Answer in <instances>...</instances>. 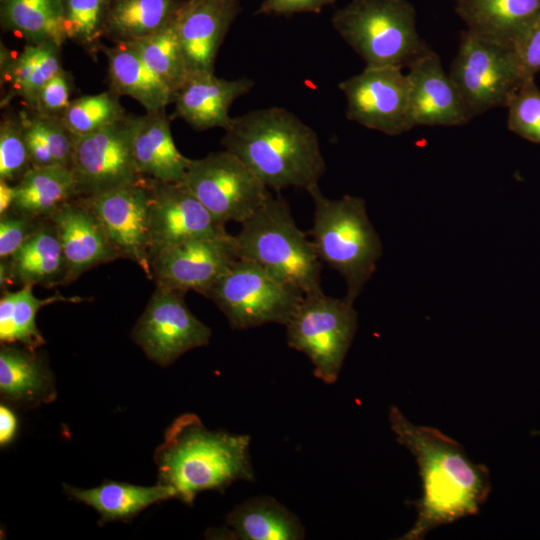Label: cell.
I'll list each match as a JSON object with an SVG mask.
<instances>
[{
  "mask_svg": "<svg viewBox=\"0 0 540 540\" xmlns=\"http://www.w3.org/2000/svg\"><path fill=\"white\" fill-rule=\"evenodd\" d=\"M389 421L397 442L415 457L423 488L414 502V525L401 539L422 540L435 528L477 514L491 491L488 468L472 462L440 430L410 422L396 406L390 408Z\"/></svg>",
  "mask_w": 540,
  "mask_h": 540,
  "instance_id": "6da1fadb",
  "label": "cell"
},
{
  "mask_svg": "<svg viewBox=\"0 0 540 540\" xmlns=\"http://www.w3.org/2000/svg\"><path fill=\"white\" fill-rule=\"evenodd\" d=\"M221 139L271 190L306 191L326 171L316 131L282 107L251 110L232 117Z\"/></svg>",
  "mask_w": 540,
  "mask_h": 540,
  "instance_id": "7a4b0ae2",
  "label": "cell"
},
{
  "mask_svg": "<svg viewBox=\"0 0 540 540\" xmlns=\"http://www.w3.org/2000/svg\"><path fill=\"white\" fill-rule=\"evenodd\" d=\"M249 444L247 435L211 431L197 415L182 414L155 449L157 483L173 498L192 505L200 492H223L236 481H253Z\"/></svg>",
  "mask_w": 540,
  "mask_h": 540,
  "instance_id": "3957f363",
  "label": "cell"
},
{
  "mask_svg": "<svg viewBox=\"0 0 540 540\" xmlns=\"http://www.w3.org/2000/svg\"><path fill=\"white\" fill-rule=\"evenodd\" d=\"M307 192L314 203L309 235L317 255L344 278L345 296L355 301L383 254V245L368 217L365 200L351 195L328 198L318 184Z\"/></svg>",
  "mask_w": 540,
  "mask_h": 540,
  "instance_id": "277c9868",
  "label": "cell"
},
{
  "mask_svg": "<svg viewBox=\"0 0 540 540\" xmlns=\"http://www.w3.org/2000/svg\"><path fill=\"white\" fill-rule=\"evenodd\" d=\"M239 259L257 263L304 295L321 292V260L295 223L287 201L271 196L234 235Z\"/></svg>",
  "mask_w": 540,
  "mask_h": 540,
  "instance_id": "5b68a950",
  "label": "cell"
},
{
  "mask_svg": "<svg viewBox=\"0 0 540 540\" xmlns=\"http://www.w3.org/2000/svg\"><path fill=\"white\" fill-rule=\"evenodd\" d=\"M331 22L366 66L408 68L431 50L418 33L409 0H350Z\"/></svg>",
  "mask_w": 540,
  "mask_h": 540,
  "instance_id": "8992f818",
  "label": "cell"
},
{
  "mask_svg": "<svg viewBox=\"0 0 540 540\" xmlns=\"http://www.w3.org/2000/svg\"><path fill=\"white\" fill-rule=\"evenodd\" d=\"M285 327L288 345L310 359L315 377L335 383L358 328L354 301L304 295Z\"/></svg>",
  "mask_w": 540,
  "mask_h": 540,
  "instance_id": "52a82bcc",
  "label": "cell"
},
{
  "mask_svg": "<svg viewBox=\"0 0 540 540\" xmlns=\"http://www.w3.org/2000/svg\"><path fill=\"white\" fill-rule=\"evenodd\" d=\"M233 329L286 325L304 294L255 262L237 259L207 295Z\"/></svg>",
  "mask_w": 540,
  "mask_h": 540,
  "instance_id": "ba28073f",
  "label": "cell"
},
{
  "mask_svg": "<svg viewBox=\"0 0 540 540\" xmlns=\"http://www.w3.org/2000/svg\"><path fill=\"white\" fill-rule=\"evenodd\" d=\"M448 74L472 118L493 108H506L527 79L514 49L468 30L461 33Z\"/></svg>",
  "mask_w": 540,
  "mask_h": 540,
  "instance_id": "9c48e42d",
  "label": "cell"
},
{
  "mask_svg": "<svg viewBox=\"0 0 540 540\" xmlns=\"http://www.w3.org/2000/svg\"><path fill=\"white\" fill-rule=\"evenodd\" d=\"M182 183L224 224L243 223L272 194L238 156L226 149L191 159Z\"/></svg>",
  "mask_w": 540,
  "mask_h": 540,
  "instance_id": "30bf717a",
  "label": "cell"
},
{
  "mask_svg": "<svg viewBox=\"0 0 540 540\" xmlns=\"http://www.w3.org/2000/svg\"><path fill=\"white\" fill-rule=\"evenodd\" d=\"M184 294L156 286L131 331V339L161 367H168L184 353L207 345L212 334L186 306Z\"/></svg>",
  "mask_w": 540,
  "mask_h": 540,
  "instance_id": "8fae6325",
  "label": "cell"
},
{
  "mask_svg": "<svg viewBox=\"0 0 540 540\" xmlns=\"http://www.w3.org/2000/svg\"><path fill=\"white\" fill-rule=\"evenodd\" d=\"M346 98V117L366 128L397 136L412 129L409 83L402 69L365 66L339 83Z\"/></svg>",
  "mask_w": 540,
  "mask_h": 540,
  "instance_id": "7c38bea8",
  "label": "cell"
},
{
  "mask_svg": "<svg viewBox=\"0 0 540 540\" xmlns=\"http://www.w3.org/2000/svg\"><path fill=\"white\" fill-rule=\"evenodd\" d=\"M134 116L77 137L71 170L81 196L101 193L139 180L132 152Z\"/></svg>",
  "mask_w": 540,
  "mask_h": 540,
  "instance_id": "4fadbf2b",
  "label": "cell"
},
{
  "mask_svg": "<svg viewBox=\"0 0 540 540\" xmlns=\"http://www.w3.org/2000/svg\"><path fill=\"white\" fill-rule=\"evenodd\" d=\"M234 236L204 237L170 245L150 256L156 286L207 297L220 277L237 260Z\"/></svg>",
  "mask_w": 540,
  "mask_h": 540,
  "instance_id": "5bb4252c",
  "label": "cell"
},
{
  "mask_svg": "<svg viewBox=\"0 0 540 540\" xmlns=\"http://www.w3.org/2000/svg\"><path fill=\"white\" fill-rule=\"evenodd\" d=\"M81 197L98 217L119 258L136 263L152 279L147 225L148 177Z\"/></svg>",
  "mask_w": 540,
  "mask_h": 540,
  "instance_id": "9a60e30c",
  "label": "cell"
},
{
  "mask_svg": "<svg viewBox=\"0 0 540 540\" xmlns=\"http://www.w3.org/2000/svg\"><path fill=\"white\" fill-rule=\"evenodd\" d=\"M148 180L150 256L161 248L187 240L229 234L225 224L217 220L182 182Z\"/></svg>",
  "mask_w": 540,
  "mask_h": 540,
  "instance_id": "2e32d148",
  "label": "cell"
},
{
  "mask_svg": "<svg viewBox=\"0 0 540 540\" xmlns=\"http://www.w3.org/2000/svg\"><path fill=\"white\" fill-rule=\"evenodd\" d=\"M409 117L416 126H460L471 119L456 86L432 49L408 67Z\"/></svg>",
  "mask_w": 540,
  "mask_h": 540,
  "instance_id": "e0dca14e",
  "label": "cell"
},
{
  "mask_svg": "<svg viewBox=\"0 0 540 540\" xmlns=\"http://www.w3.org/2000/svg\"><path fill=\"white\" fill-rule=\"evenodd\" d=\"M239 11L238 0H188L175 15L189 75L214 73L218 50Z\"/></svg>",
  "mask_w": 540,
  "mask_h": 540,
  "instance_id": "ac0fdd59",
  "label": "cell"
},
{
  "mask_svg": "<svg viewBox=\"0 0 540 540\" xmlns=\"http://www.w3.org/2000/svg\"><path fill=\"white\" fill-rule=\"evenodd\" d=\"M48 218L57 229L66 259L65 285L85 271L119 258L101 222L83 197L63 204Z\"/></svg>",
  "mask_w": 540,
  "mask_h": 540,
  "instance_id": "d6986e66",
  "label": "cell"
},
{
  "mask_svg": "<svg viewBox=\"0 0 540 540\" xmlns=\"http://www.w3.org/2000/svg\"><path fill=\"white\" fill-rule=\"evenodd\" d=\"M254 81L247 77L228 80L214 73L189 75L174 97L175 113L195 130L226 129L234 101L247 94Z\"/></svg>",
  "mask_w": 540,
  "mask_h": 540,
  "instance_id": "ffe728a7",
  "label": "cell"
},
{
  "mask_svg": "<svg viewBox=\"0 0 540 540\" xmlns=\"http://www.w3.org/2000/svg\"><path fill=\"white\" fill-rule=\"evenodd\" d=\"M469 32L516 49L540 16V0H456Z\"/></svg>",
  "mask_w": 540,
  "mask_h": 540,
  "instance_id": "44dd1931",
  "label": "cell"
},
{
  "mask_svg": "<svg viewBox=\"0 0 540 540\" xmlns=\"http://www.w3.org/2000/svg\"><path fill=\"white\" fill-rule=\"evenodd\" d=\"M0 396L15 408H34L55 400L53 373L44 356L24 346L1 344Z\"/></svg>",
  "mask_w": 540,
  "mask_h": 540,
  "instance_id": "7402d4cb",
  "label": "cell"
},
{
  "mask_svg": "<svg viewBox=\"0 0 540 540\" xmlns=\"http://www.w3.org/2000/svg\"><path fill=\"white\" fill-rule=\"evenodd\" d=\"M132 152L141 176L182 182L191 159L176 147L165 110L134 116Z\"/></svg>",
  "mask_w": 540,
  "mask_h": 540,
  "instance_id": "603a6c76",
  "label": "cell"
},
{
  "mask_svg": "<svg viewBox=\"0 0 540 540\" xmlns=\"http://www.w3.org/2000/svg\"><path fill=\"white\" fill-rule=\"evenodd\" d=\"M13 283L23 286L65 285L67 264L57 229L42 218L31 236L9 258Z\"/></svg>",
  "mask_w": 540,
  "mask_h": 540,
  "instance_id": "cb8c5ba5",
  "label": "cell"
},
{
  "mask_svg": "<svg viewBox=\"0 0 540 540\" xmlns=\"http://www.w3.org/2000/svg\"><path fill=\"white\" fill-rule=\"evenodd\" d=\"M64 491L69 498L93 508L100 515L99 525L129 522L151 505L173 498L170 490L159 483L140 486L106 480L89 489L64 484Z\"/></svg>",
  "mask_w": 540,
  "mask_h": 540,
  "instance_id": "d4e9b609",
  "label": "cell"
},
{
  "mask_svg": "<svg viewBox=\"0 0 540 540\" xmlns=\"http://www.w3.org/2000/svg\"><path fill=\"white\" fill-rule=\"evenodd\" d=\"M59 51L60 47L53 43L27 44L13 58L1 45V79L8 84L1 107L20 97L33 110L42 87L63 70Z\"/></svg>",
  "mask_w": 540,
  "mask_h": 540,
  "instance_id": "484cf974",
  "label": "cell"
},
{
  "mask_svg": "<svg viewBox=\"0 0 540 540\" xmlns=\"http://www.w3.org/2000/svg\"><path fill=\"white\" fill-rule=\"evenodd\" d=\"M111 88L118 95L132 97L147 112L165 110L174 93L145 64L128 42L105 49Z\"/></svg>",
  "mask_w": 540,
  "mask_h": 540,
  "instance_id": "4316f807",
  "label": "cell"
},
{
  "mask_svg": "<svg viewBox=\"0 0 540 540\" xmlns=\"http://www.w3.org/2000/svg\"><path fill=\"white\" fill-rule=\"evenodd\" d=\"M233 539L298 540L305 536L300 519L271 497L250 498L226 517Z\"/></svg>",
  "mask_w": 540,
  "mask_h": 540,
  "instance_id": "83f0119b",
  "label": "cell"
},
{
  "mask_svg": "<svg viewBox=\"0 0 540 540\" xmlns=\"http://www.w3.org/2000/svg\"><path fill=\"white\" fill-rule=\"evenodd\" d=\"M81 197L71 169L61 166L32 167L16 184L11 210L48 218L63 204Z\"/></svg>",
  "mask_w": 540,
  "mask_h": 540,
  "instance_id": "f1b7e54d",
  "label": "cell"
},
{
  "mask_svg": "<svg viewBox=\"0 0 540 540\" xmlns=\"http://www.w3.org/2000/svg\"><path fill=\"white\" fill-rule=\"evenodd\" d=\"M79 296L65 297L55 293L51 297L38 298L32 286H23L17 291L6 290L0 299V341L1 344H20L37 350L45 344V339L36 324L38 310L55 302L79 303L85 301Z\"/></svg>",
  "mask_w": 540,
  "mask_h": 540,
  "instance_id": "f546056e",
  "label": "cell"
},
{
  "mask_svg": "<svg viewBox=\"0 0 540 540\" xmlns=\"http://www.w3.org/2000/svg\"><path fill=\"white\" fill-rule=\"evenodd\" d=\"M5 26L24 37L28 44L53 43L67 39L63 0H3Z\"/></svg>",
  "mask_w": 540,
  "mask_h": 540,
  "instance_id": "4dcf8cb0",
  "label": "cell"
},
{
  "mask_svg": "<svg viewBox=\"0 0 540 540\" xmlns=\"http://www.w3.org/2000/svg\"><path fill=\"white\" fill-rule=\"evenodd\" d=\"M32 167L61 166L71 169L76 136L61 117L37 112L19 114Z\"/></svg>",
  "mask_w": 540,
  "mask_h": 540,
  "instance_id": "1f68e13d",
  "label": "cell"
},
{
  "mask_svg": "<svg viewBox=\"0 0 540 540\" xmlns=\"http://www.w3.org/2000/svg\"><path fill=\"white\" fill-rule=\"evenodd\" d=\"M178 9L174 0H117L106 28L117 43L136 41L165 27Z\"/></svg>",
  "mask_w": 540,
  "mask_h": 540,
  "instance_id": "d6a6232c",
  "label": "cell"
},
{
  "mask_svg": "<svg viewBox=\"0 0 540 540\" xmlns=\"http://www.w3.org/2000/svg\"><path fill=\"white\" fill-rule=\"evenodd\" d=\"M128 43L175 95L188 72L174 19L159 31Z\"/></svg>",
  "mask_w": 540,
  "mask_h": 540,
  "instance_id": "836d02e7",
  "label": "cell"
},
{
  "mask_svg": "<svg viewBox=\"0 0 540 540\" xmlns=\"http://www.w3.org/2000/svg\"><path fill=\"white\" fill-rule=\"evenodd\" d=\"M118 96L111 90L71 100L61 119L76 137L94 133L126 117Z\"/></svg>",
  "mask_w": 540,
  "mask_h": 540,
  "instance_id": "e575fe53",
  "label": "cell"
},
{
  "mask_svg": "<svg viewBox=\"0 0 540 540\" xmlns=\"http://www.w3.org/2000/svg\"><path fill=\"white\" fill-rule=\"evenodd\" d=\"M31 168L20 116H6L0 126V180L16 184Z\"/></svg>",
  "mask_w": 540,
  "mask_h": 540,
  "instance_id": "d590c367",
  "label": "cell"
},
{
  "mask_svg": "<svg viewBox=\"0 0 540 540\" xmlns=\"http://www.w3.org/2000/svg\"><path fill=\"white\" fill-rule=\"evenodd\" d=\"M506 108L508 129L540 145V89L535 83V77L524 80Z\"/></svg>",
  "mask_w": 540,
  "mask_h": 540,
  "instance_id": "8d00e7d4",
  "label": "cell"
},
{
  "mask_svg": "<svg viewBox=\"0 0 540 540\" xmlns=\"http://www.w3.org/2000/svg\"><path fill=\"white\" fill-rule=\"evenodd\" d=\"M106 0H65V32L67 38L83 45H93L100 34Z\"/></svg>",
  "mask_w": 540,
  "mask_h": 540,
  "instance_id": "74e56055",
  "label": "cell"
},
{
  "mask_svg": "<svg viewBox=\"0 0 540 540\" xmlns=\"http://www.w3.org/2000/svg\"><path fill=\"white\" fill-rule=\"evenodd\" d=\"M41 219L14 210L0 215V258H11L35 231Z\"/></svg>",
  "mask_w": 540,
  "mask_h": 540,
  "instance_id": "f35d334b",
  "label": "cell"
},
{
  "mask_svg": "<svg viewBox=\"0 0 540 540\" xmlns=\"http://www.w3.org/2000/svg\"><path fill=\"white\" fill-rule=\"evenodd\" d=\"M70 93V76L66 71L61 70L42 87L33 111L61 117L71 102Z\"/></svg>",
  "mask_w": 540,
  "mask_h": 540,
  "instance_id": "ab89813d",
  "label": "cell"
},
{
  "mask_svg": "<svg viewBox=\"0 0 540 540\" xmlns=\"http://www.w3.org/2000/svg\"><path fill=\"white\" fill-rule=\"evenodd\" d=\"M525 77L540 72V16L515 49Z\"/></svg>",
  "mask_w": 540,
  "mask_h": 540,
  "instance_id": "60d3db41",
  "label": "cell"
},
{
  "mask_svg": "<svg viewBox=\"0 0 540 540\" xmlns=\"http://www.w3.org/2000/svg\"><path fill=\"white\" fill-rule=\"evenodd\" d=\"M335 0H263L257 13L289 16L297 13H320Z\"/></svg>",
  "mask_w": 540,
  "mask_h": 540,
  "instance_id": "b9f144b4",
  "label": "cell"
},
{
  "mask_svg": "<svg viewBox=\"0 0 540 540\" xmlns=\"http://www.w3.org/2000/svg\"><path fill=\"white\" fill-rule=\"evenodd\" d=\"M17 418L10 406L2 403L0 406V444L5 447L14 439L17 431Z\"/></svg>",
  "mask_w": 540,
  "mask_h": 540,
  "instance_id": "7bdbcfd3",
  "label": "cell"
},
{
  "mask_svg": "<svg viewBox=\"0 0 540 540\" xmlns=\"http://www.w3.org/2000/svg\"><path fill=\"white\" fill-rule=\"evenodd\" d=\"M15 200V184L0 180V215L11 210Z\"/></svg>",
  "mask_w": 540,
  "mask_h": 540,
  "instance_id": "ee69618b",
  "label": "cell"
},
{
  "mask_svg": "<svg viewBox=\"0 0 540 540\" xmlns=\"http://www.w3.org/2000/svg\"><path fill=\"white\" fill-rule=\"evenodd\" d=\"M453 1H456V0H453Z\"/></svg>",
  "mask_w": 540,
  "mask_h": 540,
  "instance_id": "f6af8a7d",
  "label": "cell"
}]
</instances>
